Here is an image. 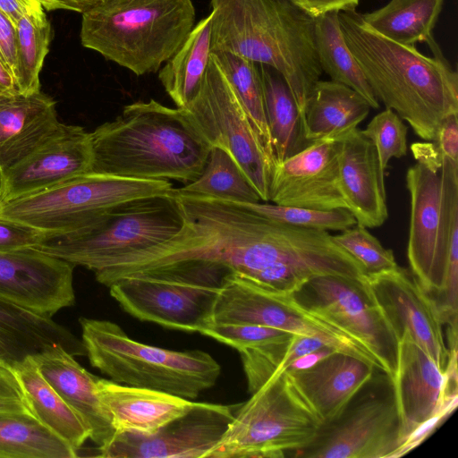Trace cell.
Masks as SVG:
<instances>
[{"label": "cell", "instance_id": "obj_19", "mask_svg": "<svg viewBox=\"0 0 458 458\" xmlns=\"http://www.w3.org/2000/svg\"><path fill=\"white\" fill-rule=\"evenodd\" d=\"M90 132L61 123L44 142L13 165L0 170V203L33 194L91 173Z\"/></svg>", "mask_w": 458, "mask_h": 458}, {"label": "cell", "instance_id": "obj_9", "mask_svg": "<svg viewBox=\"0 0 458 458\" xmlns=\"http://www.w3.org/2000/svg\"><path fill=\"white\" fill-rule=\"evenodd\" d=\"M216 264L183 261L133 274L111 284V296L128 314L166 328L200 333L212 322L224 276Z\"/></svg>", "mask_w": 458, "mask_h": 458}, {"label": "cell", "instance_id": "obj_33", "mask_svg": "<svg viewBox=\"0 0 458 458\" xmlns=\"http://www.w3.org/2000/svg\"><path fill=\"white\" fill-rule=\"evenodd\" d=\"M338 13L329 12L314 18L315 47L320 68L331 81L354 89L377 109L379 102L346 45Z\"/></svg>", "mask_w": 458, "mask_h": 458}, {"label": "cell", "instance_id": "obj_34", "mask_svg": "<svg viewBox=\"0 0 458 458\" xmlns=\"http://www.w3.org/2000/svg\"><path fill=\"white\" fill-rule=\"evenodd\" d=\"M78 452L30 413H0V458H74Z\"/></svg>", "mask_w": 458, "mask_h": 458}, {"label": "cell", "instance_id": "obj_46", "mask_svg": "<svg viewBox=\"0 0 458 458\" xmlns=\"http://www.w3.org/2000/svg\"><path fill=\"white\" fill-rule=\"evenodd\" d=\"M0 59L14 77L17 64V29L0 11Z\"/></svg>", "mask_w": 458, "mask_h": 458}, {"label": "cell", "instance_id": "obj_6", "mask_svg": "<svg viewBox=\"0 0 458 458\" xmlns=\"http://www.w3.org/2000/svg\"><path fill=\"white\" fill-rule=\"evenodd\" d=\"M79 322L91 366L116 383L194 400L220 376V365L204 351L148 345L131 339L109 320L80 318Z\"/></svg>", "mask_w": 458, "mask_h": 458}, {"label": "cell", "instance_id": "obj_18", "mask_svg": "<svg viewBox=\"0 0 458 458\" xmlns=\"http://www.w3.org/2000/svg\"><path fill=\"white\" fill-rule=\"evenodd\" d=\"M366 279L398 340L407 332L445 372L449 349L444 338L445 323L435 300L412 273L398 266Z\"/></svg>", "mask_w": 458, "mask_h": 458}, {"label": "cell", "instance_id": "obj_29", "mask_svg": "<svg viewBox=\"0 0 458 458\" xmlns=\"http://www.w3.org/2000/svg\"><path fill=\"white\" fill-rule=\"evenodd\" d=\"M33 416L77 452L89 438L80 416L39 372L32 356L11 367Z\"/></svg>", "mask_w": 458, "mask_h": 458}, {"label": "cell", "instance_id": "obj_17", "mask_svg": "<svg viewBox=\"0 0 458 458\" xmlns=\"http://www.w3.org/2000/svg\"><path fill=\"white\" fill-rule=\"evenodd\" d=\"M235 405L197 402L153 434L123 432L97 456L105 458H209L233 417Z\"/></svg>", "mask_w": 458, "mask_h": 458}, {"label": "cell", "instance_id": "obj_11", "mask_svg": "<svg viewBox=\"0 0 458 458\" xmlns=\"http://www.w3.org/2000/svg\"><path fill=\"white\" fill-rule=\"evenodd\" d=\"M166 180H143L88 173L46 190L0 203V218L49 233L85 227L115 206L140 198L169 194Z\"/></svg>", "mask_w": 458, "mask_h": 458}, {"label": "cell", "instance_id": "obj_38", "mask_svg": "<svg viewBox=\"0 0 458 458\" xmlns=\"http://www.w3.org/2000/svg\"><path fill=\"white\" fill-rule=\"evenodd\" d=\"M17 29V64L14 79L21 94L40 91L39 73L49 50L51 25L44 10L21 18Z\"/></svg>", "mask_w": 458, "mask_h": 458}, {"label": "cell", "instance_id": "obj_35", "mask_svg": "<svg viewBox=\"0 0 458 458\" xmlns=\"http://www.w3.org/2000/svg\"><path fill=\"white\" fill-rule=\"evenodd\" d=\"M173 193L241 202L261 201L233 157L219 147L211 148L201 174Z\"/></svg>", "mask_w": 458, "mask_h": 458}, {"label": "cell", "instance_id": "obj_1", "mask_svg": "<svg viewBox=\"0 0 458 458\" xmlns=\"http://www.w3.org/2000/svg\"><path fill=\"white\" fill-rule=\"evenodd\" d=\"M170 193L182 213L180 231L94 272L98 283L108 287L128 276L183 261L222 266L255 283L281 267L316 275L330 267L333 243L326 231L273 221L231 200Z\"/></svg>", "mask_w": 458, "mask_h": 458}, {"label": "cell", "instance_id": "obj_13", "mask_svg": "<svg viewBox=\"0 0 458 458\" xmlns=\"http://www.w3.org/2000/svg\"><path fill=\"white\" fill-rule=\"evenodd\" d=\"M401 423V456L420 445L457 405V347L449 350L446 371L407 333L399 339L391 381Z\"/></svg>", "mask_w": 458, "mask_h": 458}, {"label": "cell", "instance_id": "obj_31", "mask_svg": "<svg viewBox=\"0 0 458 458\" xmlns=\"http://www.w3.org/2000/svg\"><path fill=\"white\" fill-rule=\"evenodd\" d=\"M212 13L198 21L179 49L158 70V79L178 108L185 107L201 86L211 57Z\"/></svg>", "mask_w": 458, "mask_h": 458}, {"label": "cell", "instance_id": "obj_12", "mask_svg": "<svg viewBox=\"0 0 458 458\" xmlns=\"http://www.w3.org/2000/svg\"><path fill=\"white\" fill-rule=\"evenodd\" d=\"M181 109L211 148L219 147L233 157L261 201H269L273 165L212 53L199 90Z\"/></svg>", "mask_w": 458, "mask_h": 458}, {"label": "cell", "instance_id": "obj_47", "mask_svg": "<svg viewBox=\"0 0 458 458\" xmlns=\"http://www.w3.org/2000/svg\"><path fill=\"white\" fill-rule=\"evenodd\" d=\"M296 5L312 17L329 12L356 10L360 0H292Z\"/></svg>", "mask_w": 458, "mask_h": 458}, {"label": "cell", "instance_id": "obj_5", "mask_svg": "<svg viewBox=\"0 0 458 458\" xmlns=\"http://www.w3.org/2000/svg\"><path fill=\"white\" fill-rule=\"evenodd\" d=\"M191 0H100L82 13L83 47L140 76L157 72L195 23Z\"/></svg>", "mask_w": 458, "mask_h": 458}, {"label": "cell", "instance_id": "obj_2", "mask_svg": "<svg viewBox=\"0 0 458 458\" xmlns=\"http://www.w3.org/2000/svg\"><path fill=\"white\" fill-rule=\"evenodd\" d=\"M351 53L375 97L420 139L433 141L448 114L458 113V73L445 56L392 41L369 28L356 10L338 13Z\"/></svg>", "mask_w": 458, "mask_h": 458}, {"label": "cell", "instance_id": "obj_20", "mask_svg": "<svg viewBox=\"0 0 458 458\" xmlns=\"http://www.w3.org/2000/svg\"><path fill=\"white\" fill-rule=\"evenodd\" d=\"M341 140H317L276 164L270 178L269 201L319 210L347 209L339 184Z\"/></svg>", "mask_w": 458, "mask_h": 458}, {"label": "cell", "instance_id": "obj_45", "mask_svg": "<svg viewBox=\"0 0 458 458\" xmlns=\"http://www.w3.org/2000/svg\"><path fill=\"white\" fill-rule=\"evenodd\" d=\"M433 141L441 157L458 162V113L444 118Z\"/></svg>", "mask_w": 458, "mask_h": 458}, {"label": "cell", "instance_id": "obj_41", "mask_svg": "<svg viewBox=\"0 0 458 458\" xmlns=\"http://www.w3.org/2000/svg\"><path fill=\"white\" fill-rule=\"evenodd\" d=\"M361 132L373 143L380 172L385 177L390 159L403 157L407 153V125L394 111L386 108L375 115Z\"/></svg>", "mask_w": 458, "mask_h": 458}, {"label": "cell", "instance_id": "obj_49", "mask_svg": "<svg viewBox=\"0 0 458 458\" xmlns=\"http://www.w3.org/2000/svg\"><path fill=\"white\" fill-rule=\"evenodd\" d=\"M43 9L69 10L81 13V14L95 6L100 0H38Z\"/></svg>", "mask_w": 458, "mask_h": 458}, {"label": "cell", "instance_id": "obj_10", "mask_svg": "<svg viewBox=\"0 0 458 458\" xmlns=\"http://www.w3.org/2000/svg\"><path fill=\"white\" fill-rule=\"evenodd\" d=\"M236 404L233 417L209 458H278L299 451L317 436L322 421L287 372L271 377Z\"/></svg>", "mask_w": 458, "mask_h": 458}, {"label": "cell", "instance_id": "obj_25", "mask_svg": "<svg viewBox=\"0 0 458 458\" xmlns=\"http://www.w3.org/2000/svg\"><path fill=\"white\" fill-rule=\"evenodd\" d=\"M32 358L46 380L82 420L89 438L98 447L107 445L116 432L99 399L98 377L81 367L62 347L49 349Z\"/></svg>", "mask_w": 458, "mask_h": 458}, {"label": "cell", "instance_id": "obj_4", "mask_svg": "<svg viewBox=\"0 0 458 458\" xmlns=\"http://www.w3.org/2000/svg\"><path fill=\"white\" fill-rule=\"evenodd\" d=\"M211 52L267 64L288 85L303 118L306 99L322 74L315 19L292 0H210Z\"/></svg>", "mask_w": 458, "mask_h": 458}, {"label": "cell", "instance_id": "obj_51", "mask_svg": "<svg viewBox=\"0 0 458 458\" xmlns=\"http://www.w3.org/2000/svg\"><path fill=\"white\" fill-rule=\"evenodd\" d=\"M1 362V361H0Z\"/></svg>", "mask_w": 458, "mask_h": 458}, {"label": "cell", "instance_id": "obj_26", "mask_svg": "<svg viewBox=\"0 0 458 458\" xmlns=\"http://www.w3.org/2000/svg\"><path fill=\"white\" fill-rule=\"evenodd\" d=\"M55 347L75 356L86 355L81 340L55 322L0 297V361L12 367Z\"/></svg>", "mask_w": 458, "mask_h": 458}, {"label": "cell", "instance_id": "obj_21", "mask_svg": "<svg viewBox=\"0 0 458 458\" xmlns=\"http://www.w3.org/2000/svg\"><path fill=\"white\" fill-rule=\"evenodd\" d=\"M73 268L32 248L0 250V297L52 317L75 302Z\"/></svg>", "mask_w": 458, "mask_h": 458}, {"label": "cell", "instance_id": "obj_43", "mask_svg": "<svg viewBox=\"0 0 458 458\" xmlns=\"http://www.w3.org/2000/svg\"><path fill=\"white\" fill-rule=\"evenodd\" d=\"M47 232L0 218V250H18L36 247Z\"/></svg>", "mask_w": 458, "mask_h": 458}, {"label": "cell", "instance_id": "obj_40", "mask_svg": "<svg viewBox=\"0 0 458 458\" xmlns=\"http://www.w3.org/2000/svg\"><path fill=\"white\" fill-rule=\"evenodd\" d=\"M333 241L352 256L363 267L366 276L394 269L398 267L392 250L386 249L368 229L359 224L332 235Z\"/></svg>", "mask_w": 458, "mask_h": 458}, {"label": "cell", "instance_id": "obj_8", "mask_svg": "<svg viewBox=\"0 0 458 458\" xmlns=\"http://www.w3.org/2000/svg\"><path fill=\"white\" fill-rule=\"evenodd\" d=\"M182 222L180 205L171 193L140 198L115 206L85 227L47 232L32 249L96 272L117 259L170 239Z\"/></svg>", "mask_w": 458, "mask_h": 458}, {"label": "cell", "instance_id": "obj_14", "mask_svg": "<svg viewBox=\"0 0 458 458\" xmlns=\"http://www.w3.org/2000/svg\"><path fill=\"white\" fill-rule=\"evenodd\" d=\"M309 310L340 327L393 380L399 340L378 304L366 276L361 279L319 276L293 294Z\"/></svg>", "mask_w": 458, "mask_h": 458}, {"label": "cell", "instance_id": "obj_15", "mask_svg": "<svg viewBox=\"0 0 458 458\" xmlns=\"http://www.w3.org/2000/svg\"><path fill=\"white\" fill-rule=\"evenodd\" d=\"M212 322L256 324L317 337L377 368L372 357L348 334L303 306L293 295L261 286L236 272H228L222 280Z\"/></svg>", "mask_w": 458, "mask_h": 458}, {"label": "cell", "instance_id": "obj_50", "mask_svg": "<svg viewBox=\"0 0 458 458\" xmlns=\"http://www.w3.org/2000/svg\"><path fill=\"white\" fill-rule=\"evenodd\" d=\"M20 94L15 79L5 64L0 59V96Z\"/></svg>", "mask_w": 458, "mask_h": 458}, {"label": "cell", "instance_id": "obj_27", "mask_svg": "<svg viewBox=\"0 0 458 458\" xmlns=\"http://www.w3.org/2000/svg\"><path fill=\"white\" fill-rule=\"evenodd\" d=\"M61 123L55 101L41 91L0 96V170L29 155Z\"/></svg>", "mask_w": 458, "mask_h": 458}, {"label": "cell", "instance_id": "obj_48", "mask_svg": "<svg viewBox=\"0 0 458 458\" xmlns=\"http://www.w3.org/2000/svg\"><path fill=\"white\" fill-rule=\"evenodd\" d=\"M44 10L38 0H0V11L17 26L23 16Z\"/></svg>", "mask_w": 458, "mask_h": 458}, {"label": "cell", "instance_id": "obj_24", "mask_svg": "<svg viewBox=\"0 0 458 458\" xmlns=\"http://www.w3.org/2000/svg\"><path fill=\"white\" fill-rule=\"evenodd\" d=\"M97 389L116 434H153L197 403L165 392L119 384L98 377Z\"/></svg>", "mask_w": 458, "mask_h": 458}, {"label": "cell", "instance_id": "obj_16", "mask_svg": "<svg viewBox=\"0 0 458 458\" xmlns=\"http://www.w3.org/2000/svg\"><path fill=\"white\" fill-rule=\"evenodd\" d=\"M401 423L392 390L349 405L323 423L314 440L296 451L306 458H396L401 456Z\"/></svg>", "mask_w": 458, "mask_h": 458}, {"label": "cell", "instance_id": "obj_39", "mask_svg": "<svg viewBox=\"0 0 458 458\" xmlns=\"http://www.w3.org/2000/svg\"><path fill=\"white\" fill-rule=\"evenodd\" d=\"M231 201L273 221L301 228L342 232L357 224L352 214L344 208L319 210L260 201Z\"/></svg>", "mask_w": 458, "mask_h": 458}, {"label": "cell", "instance_id": "obj_22", "mask_svg": "<svg viewBox=\"0 0 458 458\" xmlns=\"http://www.w3.org/2000/svg\"><path fill=\"white\" fill-rule=\"evenodd\" d=\"M374 368L355 355L335 351L307 368L285 372L323 424L336 419L370 382Z\"/></svg>", "mask_w": 458, "mask_h": 458}, {"label": "cell", "instance_id": "obj_44", "mask_svg": "<svg viewBox=\"0 0 458 458\" xmlns=\"http://www.w3.org/2000/svg\"><path fill=\"white\" fill-rule=\"evenodd\" d=\"M0 413L32 414L13 369L3 362H0Z\"/></svg>", "mask_w": 458, "mask_h": 458}, {"label": "cell", "instance_id": "obj_30", "mask_svg": "<svg viewBox=\"0 0 458 458\" xmlns=\"http://www.w3.org/2000/svg\"><path fill=\"white\" fill-rule=\"evenodd\" d=\"M443 4L444 0H391L360 17L369 28L392 41L406 46L425 42L434 56H444L433 37Z\"/></svg>", "mask_w": 458, "mask_h": 458}, {"label": "cell", "instance_id": "obj_3", "mask_svg": "<svg viewBox=\"0 0 458 458\" xmlns=\"http://www.w3.org/2000/svg\"><path fill=\"white\" fill-rule=\"evenodd\" d=\"M90 140L92 173L184 184L201 174L211 149L181 108L155 99L125 106Z\"/></svg>", "mask_w": 458, "mask_h": 458}, {"label": "cell", "instance_id": "obj_32", "mask_svg": "<svg viewBox=\"0 0 458 458\" xmlns=\"http://www.w3.org/2000/svg\"><path fill=\"white\" fill-rule=\"evenodd\" d=\"M259 69L276 165L297 154L310 142L305 137L303 118L283 76L267 64H259Z\"/></svg>", "mask_w": 458, "mask_h": 458}, {"label": "cell", "instance_id": "obj_23", "mask_svg": "<svg viewBox=\"0 0 458 458\" xmlns=\"http://www.w3.org/2000/svg\"><path fill=\"white\" fill-rule=\"evenodd\" d=\"M339 184L357 224L366 228L381 226L388 217L384 176L373 143L359 128L340 140Z\"/></svg>", "mask_w": 458, "mask_h": 458}, {"label": "cell", "instance_id": "obj_42", "mask_svg": "<svg viewBox=\"0 0 458 458\" xmlns=\"http://www.w3.org/2000/svg\"><path fill=\"white\" fill-rule=\"evenodd\" d=\"M200 334L229 345L238 352L258 348L292 338L294 333L249 323H209Z\"/></svg>", "mask_w": 458, "mask_h": 458}, {"label": "cell", "instance_id": "obj_36", "mask_svg": "<svg viewBox=\"0 0 458 458\" xmlns=\"http://www.w3.org/2000/svg\"><path fill=\"white\" fill-rule=\"evenodd\" d=\"M212 55L244 106L254 131L274 169L276 164L266 117L259 64L225 51H214Z\"/></svg>", "mask_w": 458, "mask_h": 458}, {"label": "cell", "instance_id": "obj_28", "mask_svg": "<svg viewBox=\"0 0 458 458\" xmlns=\"http://www.w3.org/2000/svg\"><path fill=\"white\" fill-rule=\"evenodd\" d=\"M371 106L357 91L333 81H318L308 96L303 123L309 142L343 139L368 116Z\"/></svg>", "mask_w": 458, "mask_h": 458}, {"label": "cell", "instance_id": "obj_37", "mask_svg": "<svg viewBox=\"0 0 458 458\" xmlns=\"http://www.w3.org/2000/svg\"><path fill=\"white\" fill-rule=\"evenodd\" d=\"M326 349L338 350L322 339L294 335L284 342L239 351L249 392L254 393L271 377L286 371L296 359Z\"/></svg>", "mask_w": 458, "mask_h": 458}, {"label": "cell", "instance_id": "obj_7", "mask_svg": "<svg viewBox=\"0 0 458 458\" xmlns=\"http://www.w3.org/2000/svg\"><path fill=\"white\" fill-rule=\"evenodd\" d=\"M417 163L406 173L411 216L407 257L411 272L435 300L442 292L449 243L458 235V162L434 143H414Z\"/></svg>", "mask_w": 458, "mask_h": 458}]
</instances>
